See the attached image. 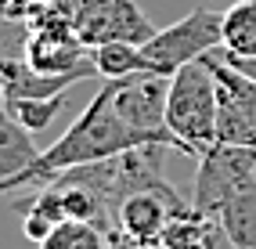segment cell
Returning a JSON list of instances; mask_svg holds the SVG:
<instances>
[{"instance_id": "1", "label": "cell", "mask_w": 256, "mask_h": 249, "mask_svg": "<svg viewBox=\"0 0 256 249\" xmlns=\"http://www.w3.org/2000/svg\"><path fill=\"white\" fill-rule=\"evenodd\" d=\"M156 144L152 138L138 134L134 126H126L119 120V112L112 105V83H105L87 105L76 116V123L65 134L40 152L36 162H29L22 174H14L8 180H0V195H14V192H40L44 184L58 180L62 174L76 170L87 162H101L112 156H123L130 148H144Z\"/></svg>"}, {"instance_id": "2", "label": "cell", "mask_w": 256, "mask_h": 249, "mask_svg": "<svg viewBox=\"0 0 256 249\" xmlns=\"http://www.w3.org/2000/svg\"><path fill=\"white\" fill-rule=\"evenodd\" d=\"M216 116H220V90L216 76L198 58L170 76V94H166V126L180 141L184 156H202L216 144Z\"/></svg>"}, {"instance_id": "3", "label": "cell", "mask_w": 256, "mask_h": 249, "mask_svg": "<svg viewBox=\"0 0 256 249\" xmlns=\"http://www.w3.org/2000/svg\"><path fill=\"white\" fill-rule=\"evenodd\" d=\"M220 44H224V11L195 8L180 22L159 29L148 44H141V51H144V62H148V72L170 80L177 69L213 54Z\"/></svg>"}, {"instance_id": "4", "label": "cell", "mask_w": 256, "mask_h": 249, "mask_svg": "<svg viewBox=\"0 0 256 249\" xmlns=\"http://www.w3.org/2000/svg\"><path fill=\"white\" fill-rule=\"evenodd\" d=\"M252 180H256V148L216 141L210 152L198 156V170H195V184H192V206L198 213L216 217L224 210V202H231Z\"/></svg>"}, {"instance_id": "5", "label": "cell", "mask_w": 256, "mask_h": 249, "mask_svg": "<svg viewBox=\"0 0 256 249\" xmlns=\"http://www.w3.org/2000/svg\"><path fill=\"white\" fill-rule=\"evenodd\" d=\"M72 26L83 47H105V44H148L156 36V26L148 22L138 0H76Z\"/></svg>"}, {"instance_id": "6", "label": "cell", "mask_w": 256, "mask_h": 249, "mask_svg": "<svg viewBox=\"0 0 256 249\" xmlns=\"http://www.w3.org/2000/svg\"><path fill=\"white\" fill-rule=\"evenodd\" d=\"M105 83H112V105L126 126L152 138L156 144L180 152V141L166 126V94H170L166 76H126V80H105Z\"/></svg>"}, {"instance_id": "7", "label": "cell", "mask_w": 256, "mask_h": 249, "mask_svg": "<svg viewBox=\"0 0 256 249\" xmlns=\"http://www.w3.org/2000/svg\"><path fill=\"white\" fill-rule=\"evenodd\" d=\"M206 65L216 76L220 116H216V141L220 144H246L256 148V80L231 69L228 62L206 54Z\"/></svg>"}, {"instance_id": "8", "label": "cell", "mask_w": 256, "mask_h": 249, "mask_svg": "<svg viewBox=\"0 0 256 249\" xmlns=\"http://www.w3.org/2000/svg\"><path fill=\"white\" fill-rule=\"evenodd\" d=\"M188 206H192V198H184L170 180L156 188H141L123 198V206L116 213V235L130 242H159L166 224Z\"/></svg>"}, {"instance_id": "9", "label": "cell", "mask_w": 256, "mask_h": 249, "mask_svg": "<svg viewBox=\"0 0 256 249\" xmlns=\"http://www.w3.org/2000/svg\"><path fill=\"white\" fill-rule=\"evenodd\" d=\"M0 76H4V98H36V102H47V98H58L80 80H90L87 72H62V76H47L36 72L26 58L18 62H0Z\"/></svg>"}, {"instance_id": "10", "label": "cell", "mask_w": 256, "mask_h": 249, "mask_svg": "<svg viewBox=\"0 0 256 249\" xmlns=\"http://www.w3.org/2000/svg\"><path fill=\"white\" fill-rule=\"evenodd\" d=\"M159 246L162 249H231L220 220L210 217V213H198L195 206L180 210L177 217L166 224Z\"/></svg>"}, {"instance_id": "11", "label": "cell", "mask_w": 256, "mask_h": 249, "mask_svg": "<svg viewBox=\"0 0 256 249\" xmlns=\"http://www.w3.org/2000/svg\"><path fill=\"white\" fill-rule=\"evenodd\" d=\"M36 159H40V148L32 141V134L0 105V180L22 174L26 166L36 162Z\"/></svg>"}, {"instance_id": "12", "label": "cell", "mask_w": 256, "mask_h": 249, "mask_svg": "<svg viewBox=\"0 0 256 249\" xmlns=\"http://www.w3.org/2000/svg\"><path fill=\"white\" fill-rule=\"evenodd\" d=\"M18 213H22V235L36 246L65 220V210H62V198H58L54 184H44L26 202H18Z\"/></svg>"}, {"instance_id": "13", "label": "cell", "mask_w": 256, "mask_h": 249, "mask_svg": "<svg viewBox=\"0 0 256 249\" xmlns=\"http://www.w3.org/2000/svg\"><path fill=\"white\" fill-rule=\"evenodd\" d=\"M216 220L224 228L231 249H256V180L238 192L231 202H224Z\"/></svg>"}, {"instance_id": "14", "label": "cell", "mask_w": 256, "mask_h": 249, "mask_svg": "<svg viewBox=\"0 0 256 249\" xmlns=\"http://www.w3.org/2000/svg\"><path fill=\"white\" fill-rule=\"evenodd\" d=\"M224 58H256V0H238L224 11Z\"/></svg>"}, {"instance_id": "15", "label": "cell", "mask_w": 256, "mask_h": 249, "mask_svg": "<svg viewBox=\"0 0 256 249\" xmlns=\"http://www.w3.org/2000/svg\"><path fill=\"white\" fill-rule=\"evenodd\" d=\"M90 58H94V69H98L101 80L152 76L148 72V62H144V51L138 44H105V47H94Z\"/></svg>"}, {"instance_id": "16", "label": "cell", "mask_w": 256, "mask_h": 249, "mask_svg": "<svg viewBox=\"0 0 256 249\" xmlns=\"http://www.w3.org/2000/svg\"><path fill=\"white\" fill-rule=\"evenodd\" d=\"M40 249H108V235L87 220H62L40 242Z\"/></svg>"}, {"instance_id": "17", "label": "cell", "mask_w": 256, "mask_h": 249, "mask_svg": "<svg viewBox=\"0 0 256 249\" xmlns=\"http://www.w3.org/2000/svg\"><path fill=\"white\" fill-rule=\"evenodd\" d=\"M62 105H65V94L47 98V102H36V98H4V108L29 130V134L47 130L50 123H54V116L62 112Z\"/></svg>"}, {"instance_id": "18", "label": "cell", "mask_w": 256, "mask_h": 249, "mask_svg": "<svg viewBox=\"0 0 256 249\" xmlns=\"http://www.w3.org/2000/svg\"><path fill=\"white\" fill-rule=\"evenodd\" d=\"M29 22H8L0 18V62H18L26 58V44H29Z\"/></svg>"}, {"instance_id": "19", "label": "cell", "mask_w": 256, "mask_h": 249, "mask_svg": "<svg viewBox=\"0 0 256 249\" xmlns=\"http://www.w3.org/2000/svg\"><path fill=\"white\" fill-rule=\"evenodd\" d=\"M36 8H40V0H0V18H8V22H29Z\"/></svg>"}, {"instance_id": "20", "label": "cell", "mask_w": 256, "mask_h": 249, "mask_svg": "<svg viewBox=\"0 0 256 249\" xmlns=\"http://www.w3.org/2000/svg\"><path fill=\"white\" fill-rule=\"evenodd\" d=\"M108 249H162L159 242H130L123 235H108Z\"/></svg>"}, {"instance_id": "21", "label": "cell", "mask_w": 256, "mask_h": 249, "mask_svg": "<svg viewBox=\"0 0 256 249\" xmlns=\"http://www.w3.org/2000/svg\"><path fill=\"white\" fill-rule=\"evenodd\" d=\"M0 105H4V76H0Z\"/></svg>"}]
</instances>
